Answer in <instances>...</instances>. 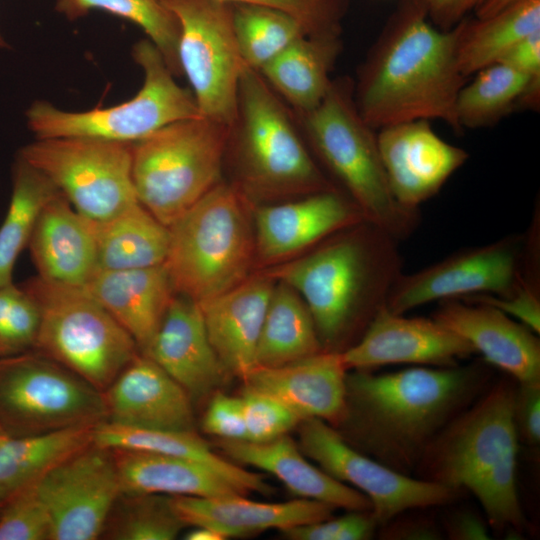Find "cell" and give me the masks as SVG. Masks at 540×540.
Returning <instances> with one entry per match:
<instances>
[{
  "label": "cell",
  "mask_w": 540,
  "mask_h": 540,
  "mask_svg": "<svg viewBox=\"0 0 540 540\" xmlns=\"http://www.w3.org/2000/svg\"><path fill=\"white\" fill-rule=\"evenodd\" d=\"M538 238L510 235L458 251L394 282L386 308L405 314L418 306L473 294L510 297L522 287L539 290Z\"/></svg>",
  "instance_id": "11"
},
{
  "label": "cell",
  "mask_w": 540,
  "mask_h": 540,
  "mask_svg": "<svg viewBox=\"0 0 540 540\" xmlns=\"http://www.w3.org/2000/svg\"><path fill=\"white\" fill-rule=\"evenodd\" d=\"M132 57L144 72L143 85L133 98L82 112L36 100L26 111L27 125L36 139L78 137L134 143L172 122L200 116L192 92L177 84L149 39L133 46Z\"/></svg>",
  "instance_id": "10"
},
{
  "label": "cell",
  "mask_w": 540,
  "mask_h": 540,
  "mask_svg": "<svg viewBox=\"0 0 540 540\" xmlns=\"http://www.w3.org/2000/svg\"><path fill=\"white\" fill-rule=\"evenodd\" d=\"M432 318L465 339L486 363L505 371L516 382H540L539 338L501 310L447 299L440 301Z\"/></svg>",
  "instance_id": "19"
},
{
  "label": "cell",
  "mask_w": 540,
  "mask_h": 540,
  "mask_svg": "<svg viewBox=\"0 0 540 540\" xmlns=\"http://www.w3.org/2000/svg\"><path fill=\"white\" fill-rule=\"evenodd\" d=\"M121 493L224 497L245 495L207 465L195 460L125 449H110Z\"/></svg>",
  "instance_id": "29"
},
{
  "label": "cell",
  "mask_w": 540,
  "mask_h": 540,
  "mask_svg": "<svg viewBox=\"0 0 540 540\" xmlns=\"http://www.w3.org/2000/svg\"><path fill=\"white\" fill-rule=\"evenodd\" d=\"M366 220L358 207L336 190L258 208L255 251L264 261H278Z\"/></svg>",
  "instance_id": "21"
},
{
  "label": "cell",
  "mask_w": 540,
  "mask_h": 540,
  "mask_svg": "<svg viewBox=\"0 0 540 540\" xmlns=\"http://www.w3.org/2000/svg\"><path fill=\"white\" fill-rule=\"evenodd\" d=\"M457 57L469 79L498 63L521 39L540 30V0H522L494 15L459 22Z\"/></svg>",
  "instance_id": "35"
},
{
  "label": "cell",
  "mask_w": 540,
  "mask_h": 540,
  "mask_svg": "<svg viewBox=\"0 0 540 540\" xmlns=\"http://www.w3.org/2000/svg\"><path fill=\"white\" fill-rule=\"evenodd\" d=\"M347 368L341 352L323 350L275 367H254L246 388L269 394L302 420L319 418L336 427L346 411Z\"/></svg>",
  "instance_id": "23"
},
{
  "label": "cell",
  "mask_w": 540,
  "mask_h": 540,
  "mask_svg": "<svg viewBox=\"0 0 540 540\" xmlns=\"http://www.w3.org/2000/svg\"><path fill=\"white\" fill-rule=\"evenodd\" d=\"M377 141L391 191L410 209L436 195L469 157L464 149L442 139L428 120L382 127Z\"/></svg>",
  "instance_id": "18"
},
{
  "label": "cell",
  "mask_w": 540,
  "mask_h": 540,
  "mask_svg": "<svg viewBox=\"0 0 540 540\" xmlns=\"http://www.w3.org/2000/svg\"><path fill=\"white\" fill-rule=\"evenodd\" d=\"M141 354L171 376L192 401L222 385L229 373L211 345L198 303L179 293Z\"/></svg>",
  "instance_id": "20"
},
{
  "label": "cell",
  "mask_w": 540,
  "mask_h": 540,
  "mask_svg": "<svg viewBox=\"0 0 540 540\" xmlns=\"http://www.w3.org/2000/svg\"><path fill=\"white\" fill-rule=\"evenodd\" d=\"M59 191L19 156L12 169V194L0 226V287L12 283L15 263L28 246L37 218Z\"/></svg>",
  "instance_id": "37"
},
{
  "label": "cell",
  "mask_w": 540,
  "mask_h": 540,
  "mask_svg": "<svg viewBox=\"0 0 540 540\" xmlns=\"http://www.w3.org/2000/svg\"><path fill=\"white\" fill-rule=\"evenodd\" d=\"M4 436H6V434L3 433V432L0 430V440H1Z\"/></svg>",
  "instance_id": "56"
},
{
  "label": "cell",
  "mask_w": 540,
  "mask_h": 540,
  "mask_svg": "<svg viewBox=\"0 0 540 540\" xmlns=\"http://www.w3.org/2000/svg\"><path fill=\"white\" fill-rule=\"evenodd\" d=\"M231 127L204 116L172 122L131 143L139 203L169 227L220 183Z\"/></svg>",
  "instance_id": "8"
},
{
  "label": "cell",
  "mask_w": 540,
  "mask_h": 540,
  "mask_svg": "<svg viewBox=\"0 0 540 540\" xmlns=\"http://www.w3.org/2000/svg\"><path fill=\"white\" fill-rule=\"evenodd\" d=\"M458 300L490 305L516 318L536 334L540 332V292L538 289L522 287L510 297L473 294Z\"/></svg>",
  "instance_id": "47"
},
{
  "label": "cell",
  "mask_w": 540,
  "mask_h": 540,
  "mask_svg": "<svg viewBox=\"0 0 540 540\" xmlns=\"http://www.w3.org/2000/svg\"><path fill=\"white\" fill-rule=\"evenodd\" d=\"M18 156L91 221H104L139 202L132 181L131 143L44 138L21 148Z\"/></svg>",
  "instance_id": "13"
},
{
  "label": "cell",
  "mask_w": 540,
  "mask_h": 540,
  "mask_svg": "<svg viewBox=\"0 0 540 540\" xmlns=\"http://www.w3.org/2000/svg\"><path fill=\"white\" fill-rule=\"evenodd\" d=\"M505 378L454 417L424 450L414 477L470 491L493 530L527 527L516 486L518 437L513 420L516 384Z\"/></svg>",
  "instance_id": "4"
},
{
  "label": "cell",
  "mask_w": 540,
  "mask_h": 540,
  "mask_svg": "<svg viewBox=\"0 0 540 540\" xmlns=\"http://www.w3.org/2000/svg\"><path fill=\"white\" fill-rule=\"evenodd\" d=\"M282 10L305 27L309 36H339L346 0H220Z\"/></svg>",
  "instance_id": "44"
},
{
  "label": "cell",
  "mask_w": 540,
  "mask_h": 540,
  "mask_svg": "<svg viewBox=\"0 0 540 540\" xmlns=\"http://www.w3.org/2000/svg\"><path fill=\"white\" fill-rule=\"evenodd\" d=\"M237 100L229 141L236 147L244 195L335 190L311 158L284 103L258 71L243 70Z\"/></svg>",
  "instance_id": "7"
},
{
  "label": "cell",
  "mask_w": 540,
  "mask_h": 540,
  "mask_svg": "<svg viewBox=\"0 0 540 540\" xmlns=\"http://www.w3.org/2000/svg\"><path fill=\"white\" fill-rule=\"evenodd\" d=\"M39 326V306L26 289L0 287V359L34 350Z\"/></svg>",
  "instance_id": "41"
},
{
  "label": "cell",
  "mask_w": 540,
  "mask_h": 540,
  "mask_svg": "<svg viewBox=\"0 0 540 540\" xmlns=\"http://www.w3.org/2000/svg\"><path fill=\"white\" fill-rule=\"evenodd\" d=\"M52 524L51 540H95L121 495L110 449L91 442L37 481Z\"/></svg>",
  "instance_id": "16"
},
{
  "label": "cell",
  "mask_w": 540,
  "mask_h": 540,
  "mask_svg": "<svg viewBox=\"0 0 540 540\" xmlns=\"http://www.w3.org/2000/svg\"><path fill=\"white\" fill-rule=\"evenodd\" d=\"M163 2L179 23V65L190 83L200 116L232 127L245 69L235 36L232 5L220 0Z\"/></svg>",
  "instance_id": "14"
},
{
  "label": "cell",
  "mask_w": 540,
  "mask_h": 540,
  "mask_svg": "<svg viewBox=\"0 0 540 540\" xmlns=\"http://www.w3.org/2000/svg\"><path fill=\"white\" fill-rule=\"evenodd\" d=\"M312 316L298 293L274 286L255 350V367H275L323 351Z\"/></svg>",
  "instance_id": "34"
},
{
  "label": "cell",
  "mask_w": 540,
  "mask_h": 540,
  "mask_svg": "<svg viewBox=\"0 0 540 540\" xmlns=\"http://www.w3.org/2000/svg\"><path fill=\"white\" fill-rule=\"evenodd\" d=\"M434 26L448 30L462 21L471 10H476L485 0H419Z\"/></svg>",
  "instance_id": "50"
},
{
  "label": "cell",
  "mask_w": 540,
  "mask_h": 540,
  "mask_svg": "<svg viewBox=\"0 0 540 540\" xmlns=\"http://www.w3.org/2000/svg\"><path fill=\"white\" fill-rule=\"evenodd\" d=\"M340 51L339 36H302L258 72L297 115L304 114L328 92Z\"/></svg>",
  "instance_id": "30"
},
{
  "label": "cell",
  "mask_w": 540,
  "mask_h": 540,
  "mask_svg": "<svg viewBox=\"0 0 540 540\" xmlns=\"http://www.w3.org/2000/svg\"><path fill=\"white\" fill-rule=\"evenodd\" d=\"M312 147L363 217L396 240L420 222L419 209L394 197L379 152L377 132L360 115L348 78L333 79L323 100L298 115Z\"/></svg>",
  "instance_id": "5"
},
{
  "label": "cell",
  "mask_w": 540,
  "mask_h": 540,
  "mask_svg": "<svg viewBox=\"0 0 540 540\" xmlns=\"http://www.w3.org/2000/svg\"><path fill=\"white\" fill-rule=\"evenodd\" d=\"M299 448L334 479L368 497L378 526L401 513L446 505L463 492L397 472L348 444L319 418L299 423Z\"/></svg>",
  "instance_id": "15"
},
{
  "label": "cell",
  "mask_w": 540,
  "mask_h": 540,
  "mask_svg": "<svg viewBox=\"0 0 540 540\" xmlns=\"http://www.w3.org/2000/svg\"><path fill=\"white\" fill-rule=\"evenodd\" d=\"M107 420L103 393L31 350L0 359V430L27 436Z\"/></svg>",
  "instance_id": "12"
},
{
  "label": "cell",
  "mask_w": 540,
  "mask_h": 540,
  "mask_svg": "<svg viewBox=\"0 0 540 540\" xmlns=\"http://www.w3.org/2000/svg\"><path fill=\"white\" fill-rule=\"evenodd\" d=\"M472 76L456 99L458 130L495 125L515 108H538L540 81L506 64H492Z\"/></svg>",
  "instance_id": "33"
},
{
  "label": "cell",
  "mask_w": 540,
  "mask_h": 540,
  "mask_svg": "<svg viewBox=\"0 0 540 540\" xmlns=\"http://www.w3.org/2000/svg\"><path fill=\"white\" fill-rule=\"evenodd\" d=\"M168 228L163 264L176 293L200 302L245 280L255 239L238 187L218 183Z\"/></svg>",
  "instance_id": "6"
},
{
  "label": "cell",
  "mask_w": 540,
  "mask_h": 540,
  "mask_svg": "<svg viewBox=\"0 0 540 540\" xmlns=\"http://www.w3.org/2000/svg\"><path fill=\"white\" fill-rule=\"evenodd\" d=\"M220 447L233 460L272 474L299 498L350 512L372 510L367 496L313 466L287 435L262 443L222 439Z\"/></svg>",
  "instance_id": "28"
},
{
  "label": "cell",
  "mask_w": 540,
  "mask_h": 540,
  "mask_svg": "<svg viewBox=\"0 0 540 540\" xmlns=\"http://www.w3.org/2000/svg\"><path fill=\"white\" fill-rule=\"evenodd\" d=\"M84 288L132 336L140 353L148 347L176 294L164 264L99 270Z\"/></svg>",
  "instance_id": "27"
},
{
  "label": "cell",
  "mask_w": 540,
  "mask_h": 540,
  "mask_svg": "<svg viewBox=\"0 0 540 540\" xmlns=\"http://www.w3.org/2000/svg\"><path fill=\"white\" fill-rule=\"evenodd\" d=\"M94 426H79L0 440V507L20 488L92 442Z\"/></svg>",
  "instance_id": "36"
},
{
  "label": "cell",
  "mask_w": 540,
  "mask_h": 540,
  "mask_svg": "<svg viewBox=\"0 0 540 540\" xmlns=\"http://www.w3.org/2000/svg\"><path fill=\"white\" fill-rule=\"evenodd\" d=\"M92 442L107 449H125L195 460L213 469L244 494L271 492V487L264 481L263 476L218 456L195 432L134 427L105 420L93 427Z\"/></svg>",
  "instance_id": "31"
},
{
  "label": "cell",
  "mask_w": 540,
  "mask_h": 540,
  "mask_svg": "<svg viewBox=\"0 0 540 540\" xmlns=\"http://www.w3.org/2000/svg\"><path fill=\"white\" fill-rule=\"evenodd\" d=\"M38 276L84 287L98 271L93 222L59 192L42 208L28 246Z\"/></svg>",
  "instance_id": "24"
},
{
  "label": "cell",
  "mask_w": 540,
  "mask_h": 540,
  "mask_svg": "<svg viewBox=\"0 0 540 540\" xmlns=\"http://www.w3.org/2000/svg\"><path fill=\"white\" fill-rule=\"evenodd\" d=\"M186 527L169 495L124 494L118 497L100 537L112 540H173Z\"/></svg>",
  "instance_id": "40"
},
{
  "label": "cell",
  "mask_w": 540,
  "mask_h": 540,
  "mask_svg": "<svg viewBox=\"0 0 540 540\" xmlns=\"http://www.w3.org/2000/svg\"><path fill=\"white\" fill-rule=\"evenodd\" d=\"M246 441L262 443L286 435L302 419L275 397L246 388L242 397Z\"/></svg>",
  "instance_id": "43"
},
{
  "label": "cell",
  "mask_w": 540,
  "mask_h": 540,
  "mask_svg": "<svg viewBox=\"0 0 540 540\" xmlns=\"http://www.w3.org/2000/svg\"><path fill=\"white\" fill-rule=\"evenodd\" d=\"M1 508V507H0Z\"/></svg>",
  "instance_id": "57"
},
{
  "label": "cell",
  "mask_w": 540,
  "mask_h": 540,
  "mask_svg": "<svg viewBox=\"0 0 540 540\" xmlns=\"http://www.w3.org/2000/svg\"><path fill=\"white\" fill-rule=\"evenodd\" d=\"M382 527V539L393 540H438L441 529L433 520L423 517L392 519Z\"/></svg>",
  "instance_id": "51"
},
{
  "label": "cell",
  "mask_w": 540,
  "mask_h": 540,
  "mask_svg": "<svg viewBox=\"0 0 540 540\" xmlns=\"http://www.w3.org/2000/svg\"><path fill=\"white\" fill-rule=\"evenodd\" d=\"M22 286L40 309L36 351L104 392L140 353L132 336L84 287L38 275Z\"/></svg>",
  "instance_id": "9"
},
{
  "label": "cell",
  "mask_w": 540,
  "mask_h": 540,
  "mask_svg": "<svg viewBox=\"0 0 540 540\" xmlns=\"http://www.w3.org/2000/svg\"><path fill=\"white\" fill-rule=\"evenodd\" d=\"M56 8L70 20L100 9L135 23L160 51L173 75H182L178 60L179 23L163 0H58Z\"/></svg>",
  "instance_id": "39"
},
{
  "label": "cell",
  "mask_w": 540,
  "mask_h": 540,
  "mask_svg": "<svg viewBox=\"0 0 540 540\" xmlns=\"http://www.w3.org/2000/svg\"><path fill=\"white\" fill-rule=\"evenodd\" d=\"M37 481L17 490L1 506L0 540H51V519Z\"/></svg>",
  "instance_id": "42"
},
{
  "label": "cell",
  "mask_w": 540,
  "mask_h": 540,
  "mask_svg": "<svg viewBox=\"0 0 540 540\" xmlns=\"http://www.w3.org/2000/svg\"><path fill=\"white\" fill-rule=\"evenodd\" d=\"M443 531L452 540H487L491 539L489 529L481 517L466 509L449 514L443 523Z\"/></svg>",
  "instance_id": "52"
},
{
  "label": "cell",
  "mask_w": 540,
  "mask_h": 540,
  "mask_svg": "<svg viewBox=\"0 0 540 540\" xmlns=\"http://www.w3.org/2000/svg\"><path fill=\"white\" fill-rule=\"evenodd\" d=\"M187 540H223L225 537L216 530L208 527L193 526L184 537Z\"/></svg>",
  "instance_id": "54"
},
{
  "label": "cell",
  "mask_w": 540,
  "mask_h": 540,
  "mask_svg": "<svg viewBox=\"0 0 540 540\" xmlns=\"http://www.w3.org/2000/svg\"><path fill=\"white\" fill-rule=\"evenodd\" d=\"M203 430L225 440H245L246 427L241 397L217 393L202 422Z\"/></svg>",
  "instance_id": "46"
},
{
  "label": "cell",
  "mask_w": 540,
  "mask_h": 540,
  "mask_svg": "<svg viewBox=\"0 0 540 540\" xmlns=\"http://www.w3.org/2000/svg\"><path fill=\"white\" fill-rule=\"evenodd\" d=\"M273 288L271 278L261 276L197 302L218 358L229 373L243 380L255 367V350Z\"/></svg>",
  "instance_id": "25"
},
{
  "label": "cell",
  "mask_w": 540,
  "mask_h": 540,
  "mask_svg": "<svg viewBox=\"0 0 540 540\" xmlns=\"http://www.w3.org/2000/svg\"><path fill=\"white\" fill-rule=\"evenodd\" d=\"M337 234L267 275L300 294L323 349L336 352L356 328L365 332L403 273L398 240L377 225L362 220Z\"/></svg>",
  "instance_id": "3"
},
{
  "label": "cell",
  "mask_w": 540,
  "mask_h": 540,
  "mask_svg": "<svg viewBox=\"0 0 540 540\" xmlns=\"http://www.w3.org/2000/svg\"><path fill=\"white\" fill-rule=\"evenodd\" d=\"M235 36L245 68L259 71L287 46L309 36L294 16L275 8L231 4Z\"/></svg>",
  "instance_id": "38"
},
{
  "label": "cell",
  "mask_w": 540,
  "mask_h": 540,
  "mask_svg": "<svg viewBox=\"0 0 540 540\" xmlns=\"http://www.w3.org/2000/svg\"><path fill=\"white\" fill-rule=\"evenodd\" d=\"M459 23L434 26L419 0H405L353 84L362 118L375 130L413 120H441L458 130L455 105L468 80L458 64Z\"/></svg>",
  "instance_id": "2"
},
{
  "label": "cell",
  "mask_w": 540,
  "mask_h": 540,
  "mask_svg": "<svg viewBox=\"0 0 540 540\" xmlns=\"http://www.w3.org/2000/svg\"><path fill=\"white\" fill-rule=\"evenodd\" d=\"M488 363L412 367L346 376V411L334 428L355 449L385 466L413 476L429 443L489 386Z\"/></svg>",
  "instance_id": "1"
},
{
  "label": "cell",
  "mask_w": 540,
  "mask_h": 540,
  "mask_svg": "<svg viewBox=\"0 0 540 540\" xmlns=\"http://www.w3.org/2000/svg\"><path fill=\"white\" fill-rule=\"evenodd\" d=\"M243 496H170V502L186 526L208 527L225 538L272 528L283 531L322 521L330 518L335 509L326 503L303 498L282 503H264Z\"/></svg>",
  "instance_id": "26"
},
{
  "label": "cell",
  "mask_w": 540,
  "mask_h": 540,
  "mask_svg": "<svg viewBox=\"0 0 540 540\" xmlns=\"http://www.w3.org/2000/svg\"><path fill=\"white\" fill-rule=\"evenodd\" d=\"M102 393L110 422L194 432L192 400L187 392L153 360L141 353Z\"/></svg>",
  "instance_id": "22"
},
{
  "label": "cell",
  "mask_w": 540,
  "mask_h": 540,
  "mask_svg": "<svg viewBox=\"0 0 540 540\" xmlns=\"http://www.w3.org/2000/svg\"><path fill=\"white\" fill-rule=\"evenodd\" d=\"M513 420L518 441L530 447L540 443V382H517Z\"/></svg>",
  "instance_id": "48"
},
{
  "label": "cell",
  "mask_w": 540,
  "mask_h": 540,
  "mask_svg": "<svg viewBox=\"0 0 540 540\" xmlns=\"http://www.w3.org/2000/svg\"><path fill=\"white\" fill-rule=\"evenodd\" d=\"M93 222L99 270H127L165 262L170 231L139 202Z\"/></svg>",
  "instance_id": "32"
},
{
  "label": "cell",
  "mask_w": 540,
  "mask_h": 540,
  "mask_svg": "<svg viewBox=\"0 0 540 540\" xmlns=\"http://www.w3.org/2000/svg\"><path fill=\"white\" fill-rule=\"evenodd\" d=\"M498 63L540 81V30L517 42Z\"/></svg>",
  "instance_id": "49"
},
{
  "label": "cell",
  "mask_w": 540,
  "mask_h": 540,
  "mask_svg": "<svg viewBox=\"0 0 540 540\" xmlns=\"http://www.w3.org/2000/svg\"><path fill=\"white\" fill-rule=\"evenodd\" d=\"M377 527L371 511H351L339 518L299 525L282 532L293 540H366L373 536Z\"/></svg>",
  "instance_id": "45"
},
{
  "label": "cell",
  "mask_w": 540,
  "mask_h": 540,
  "mask_svg": "<svg viewBox=\"0 0 540 540\" xmlns=\"http://www.w3.org/2000/svg\"><path fill=\"white\" fill-rule=\"evenodd\" d=\"M522 0H485L476 10V18L494 15Z\"/></svg>",
  "instance_id": "53"
},
{
  "label": "cell",
  "mask_w": 540,
  "mask_h": 540,
  "mask_svg": "<svg viewBox=\"0 0 540 540\" xmlns=\"http://www.w3.org/2000/svg\"><path fill=\"white\" fill-rule=\"evenodd\" d=\"M474 353L471 344L435 319L405 317L384 306L341 356L347 370H370L403 363L451 367Z\"/></svg>",
  "instance_id": "17"
},
{
  "label": "cell",
  "mask_w": 540,
  "mask_h": 540,
  "mask_svg": "<svg viewBox=\"0 0 540 540\" xmlns=\"http://www.w3.org/2000/svg\"><path fill=\"white\" fill-rule=\"evenodd\" d=\"M8 47V43L3 38L2 34L0 33V48H6Z\"/></svg>",
  "instance_id": "55"
}]
</instances>
